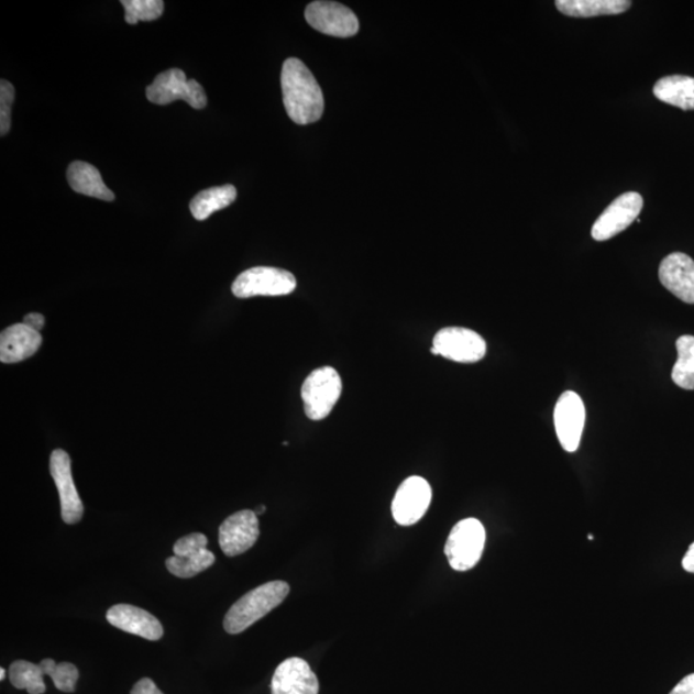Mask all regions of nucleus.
<instances>
[{"instance_id":"obj_1","label":"nucleus","mask_w":694,"mask_h":694,"mask_svg":"<svg viewBox=\"0 0 694 694\" xmlns=\"http://www.w3.org/2000/svg\"><path fill=\"white\" fill-rule=\"evenodd\" d=\"M282 93L285 109L295 124L317 123L324 111L323 91L299 58H288L282 67Z\"/></svg>"},{"instance_id":"obj_2","label":"nucleus","mask_w":694,"mask_h":694,"mask_svg":"<svg viewBox=\"0 0 694 694\" xmlns=\"http://www.w3.org/2000/svg\"><path fill=\"white\" fill-rule=\"evenodd\" d=\"M289 593L285 582H271L249 592L229 609L224 629L229 635H240L277 608Z\"/></svg>"},{"instance_id":"obj_3","label":"nucleus","mask_w":694,"mask_h":694,"mask_svg":"<svg viewBox=\"0 0 694 694\" xmlns=\"http://www.w3.org/2000/svg\"><path fill=\"white\" fill-rule=\"evenodd\" d=\"M342 393V379L332 367L312 371L301 387L305 415L311 421H322L331 415Z\"/></svg>"},{"instance_id":"obj_4","label":"nucleus","mask_w":694,"mask_h":694,"mask_svg":"<svg viewBox=\"0 0 694 694\" xmlns=\"http://www.w3.org/2000/svg\"><path fill=\"white\" fill-rule=\"evenodd\" d=\"M486 532L484 525L476 518H466L458 522L445 544V554L450 566L455 571L474 569L485 548Z\"/></svg>"},{"instance_id":"obj_5","label":"nucleus","mask_w":694,"mask_h":694,"mask_svg":"<svg viewBox=\"0 0 694 694\" xmlns=\"http://www.w3.org/2000/svg\"><path fill=\"white\" fill-rule=\"evenodd\" d=\"M147 99L150 102L165 106L175 101H185L195 110L205 109L208 104V96L200 82L195 79H187L185 71L180 68L158 74L147 87Z\"/></svg>"},{"instance_id":"obj_6","label":"nucleus","mask_w":694,"mask_h":694,"mask_svg":"<svg viewBox=\"0 0 694 694\" xmlns=\"http://www.w3.org/2000/svg\"><path fill=\"white\" fill-rule=\"evenodd\" d=\"M296 286V278L288 271L272 268V266H255L235 278L232 293L239 299L256 296H286L293 294Z\"/></svg>"},{"instance_id":"obj_7","label":"nucleus","mask_w":694,"mask_h":694,"mask_svg":"<svg viewBox=\"0 0 694 694\" xmlns=\"http://www.w3.org/2000/svg\"><path fill=\"white\" fill-rule=\"evenodd\" d=\"M431 353L456 363H477L484 360L486 342L469 328L448 327L434 334Z\"/></svg>"},{"instance_id":"obj_8","label":"nucleus","mask_w":694,"mask_h":694,"mask_svg":"<svg viewBox=\"0 0 694 694\" xmlns=\"http://www.w3.org/2000/svg\"><path fill=\"white\" fill-rule=\"evenodd\" d=\"M209 540L200 532L189 533L174 544V555L166 560V568L174 576L194 577L208 570L216 562V555L208 549Z\"/></svg>"},{"instance_id":"obj_9","label":"nucleus","mask_w":694,"mask_h":694,"mask_svg":"<svg viewBox=\"0 0 694 694\" xmlns=\"http://www.w3.org/2000/svg\"><path fill=\"white\" fill-rule=\"evenodd\" d=\"M305 19L312 29L326 35L350 37L360 32L355 13L338 2H312L305 11Z\"/></svg>"},{"instance_id":"obj_10","label":"nucleus","mask_w":694,"mask_h":694,"mask_svg":"<svg viewBox=\"0 0 694 694\" xmlns=\"http://www.w3.org/2000/svg\"><path fill=\"white\" fill-rule=\"evenodd\" d=\"M586 411L584 403L576 393L566 392L560 396L554 408L557 437L566 452L574 453L581 445Z\"/></svg>"},{"instance_id":"obj_11","label":"nucleus","mask_w":694,"mask_h":694,"mask_svg":"<svg viewBox=\"0 0 694 694\" xmlns=\"http://www.w3.org/2000/svg\"><path fill=\"white\" fill-rule=\"evenodd\" d=\"M642 209L643 197L637 192L617 197L593 224L592 238L598 242L612 240L630 227Z\"/></svg>"},{"instance_id":"obj_12","label":"nucleus","mask_w":694,"mask_h":694,"mask_svg":"<svg viewBox=\"0 0 694 694\" xmlns=\"http://www.w3.org/2000/svg\"><path fill=\"white\" fill-rule=\"evenodd\" d=\"M432 499L429 483L419 476H411L404 482L393 500L394 520L401 526L417 524L426 515Z\"/></svg>"},{"instance_id":"obj_13","label":"nucleus","mask_w":694,"mask_h":694,"mask_svg":"<svg viewBox=\"0 0 694 694\" xmlns=\"http://www.w3.org/2000/svg\"><path fill=\"white\" fill-rule=\"evenodd\" d=\"M49 471L59 494L63 520L67 525L78 524L84 514V506L74 484L70 455L63 449H56L51 454Z\"/></svg>"},{"instance_id":"obj_14","label":"nucleus","mask_w":694,"mask_h":694,"mask_svg":"<svg viewBox=\"0 0 694 694\" xmlns=\"http://www.w3.org/2000/svg\"><path fill=\"white\" fill-rule=\"evenodd\" d=\"M261 536L255 510H240L229 516L219 528V544L228 557H235L249 551Z\"/></svg>"},{"instance_id":"obj_15","label":"nucleus","mask_w":694,"mask_h":694,"mask_svg":"<svg viewBox=\"0 0 694 694\" xmlns=\"http://www.w3.org/2000/svg\"><path fill=\"white\" fill-rule=\"evenodd\" d=\"M319 683L309 663L299 658L282 662L272 679V694H318Z\"/></svg>"},{"instance_id":"obj_16","label":"nucleus","mask_w":694,"mask_h":694,"mask_svg":"<svg viewBox=\"0 0 694 694\" xmlns=\"http://www.w3.org/2000/svg\"><path fill=\"white\" fill-rule=\"evenodd\" d=\"M659 277L663 287L686 304H694V261L683 253L670 254L661 262Z\"/></svg>"},{"instance_id":"obj_17","label":"nucleus","mask_w":694,"mask_h":694,"mask_svg":"<svg viewBox=\"0 0 694 694\" xmlns=\"http://www.w3.org/2000/svg\"><path fill=\"white\" fill-rule=\"evenodd\" d=\"M107 621L112 627L148 640H158L164 636V628L154 615L146 609L132 605L112 606L107 612Z\"/></svg>"},{"instance_id":"obj_18","label":"nucleus","mask_w":694,"mask_h":694,"mask_svg":"<svg viewBox=\"0 0 694 694\" xmlns=\"http://www.w3.org/2000/svg\"><path fill=\"white\" fill-rule=\"evenodd\" d=\"M41 332L24 323L13 324L0 334V361L20 363L33 356L42 345Z\"/></svg>"},{"instance_id":"obj_19","label":"nucleus","mask_w":694,"mask_h":694,"mask_svg":"<svg viewBox=\"0 0 694 694\" xmlns=\"http://www.w3.org/2000/svg\"><path fill=\"white\" fill-rule=\"evenodd\" d=\"M67 181L74 192L113 201L112 190L104 185L101 173L96 166L84 162H74L67 169Z\"/></svg>"},{"instance_id":"obj_20","label":"nucleus","mask_w":694,"mask_h":694,"mask_svg":"<svg viewBox=\"0 0 694 694\" xmlns=\"http://www.w3.org/2000/svg\"><path fill=\"white\" fill-rule=\"evenodd\" d=\"M653 95L661 102L685 111L694 110V78L671 75L654 84Z\"/></svg>"},{"instance_id":"obj_21","label":"nucleus","mask_w":694,"mask_h":694,"mask_svg":"<svg viewBox=\"0 0 694 694\" xmlns=\"http://www.w3.org/2000/svg\"><path fill=\"white\" fill-rule=\"evenodd\" d=\"M557 10L569 18H596L630 10L629 0H557Z\"/></svg>"},{"instance_id":"obj_22","label":"nucleus","mask_w":694,"mask_h":694,"mask_svg":"<svg viewBox=\"0 0 694 694\" xmlns=\"http://www.w3.org/2000/svg\"><path fill=\"white\" fill-rule=\"evenodd\" d=\"M235 198H238V189L232 185L212 187L197 194L190 201L189 209L196 220L202 221L211 217L213 212L231 206Z\"/></svg>"},{"instance_id":"obj_23","label":"nucleus","mask_w":694,"mask_h":694,"mask_svg":"<svg viewBox=\"0 0 694 694\" xmlns=\"http://www.w3.org/2000/svg\"><path fill=\"white\" fill-rule=\"evenodd\" d=\"M678 360L671 373L674 384L694 390V335L684 334L676 341Z\"/></svg>"},{"instance_id":"obj_24","label":"nucleus","mask_w":694,"mask_h":694,"mask_svg":"<svg viewBox=\"0 0 694 694\" xmlns=\"http://www.w3.org/2000/svg\"><path fill=\"white\" fill-rule=\"evenodd\" d=\"M14 689L26 690L29 694H43L47 691L44 673L40 665L25 660L14 661L9 671Z\"/></svg>"},{"instance_id":"obj_25","label":"nucleus","mask_w":694,"mask_h":694,"mask_svg":"<svg viewBox=\"0 0 694 694\" xmlns=\"http://www.w3.org/2000/svg\"><path fill=\"white\" fill-rule=\"evenodd\" d=\"M44 675L52 678L56 689L60 692H75L76 683L79 681V670L70 662L57 663L55 660L45 659L40 663Z\"/></svg>"},{"instance_id":"obj_26","label":"nucleus","mask_w":694,"mask_h":694,"mask_svg":"<svg viewBox=\"0 0 694 694\" xmlns=\"http://www.w3.org/2000/svg\"><path fill=\"white\" fill-rule=\"evenodd\" d=\"M121 4L124 5L125 21L129 25L155 21L162 18L164 12L163 0H121Z\"/></svg>"},{"instance_id":"obj_27","label":"nucleus","mask_w":694,"mask_h":694,"mask_svg":"<svg viewBox=\"0 0 694 694\" xmlns=\"http://www.w3.org/2000/svg\"><path fill=\"white\" fill-rule=\"evenodd\" d=\"M14 87L10 81L0 80V135L9 134L12 121Z\"/></svg>"},{"instance_id":"obj_28","label":"nucleus","mask_w":694,"mask_h":694,"mask_svg":"<svg viewBox=\"0 0 694 694\" xmlns=\"http://www.w3.org/2000/svg\"><path fill=\"white\" fill-rule=\"evenodd\" d=\"M131 694H164L157 689V685L150 678H143L139 683H135Z\"/></svg>"},{"instance_id":"obj_29","label":"nucleus","mask_w":694,"mask_h":694,"mask_svg":"<svg viewBox=\"0 0 694 694\" xmlns=\"http://www.w3.org/2000/svg\"><path fill=\"white\" fill-rule=\"evenodd\" d=\"M670 694H694V674L686 675Z\"/></svg>"},{"instance_id":"obj_30","label":"nucleus","mask_w":694,"mask_h":694,"mask_svg":"<svg viewBox=\"0 0 694 694\" xmlns=\"http://www.w3.org/2000/svg\"><path fill=\"white\" fill-rule=\"evenodd\" d=\"M24 324L33 328V330L37 332H41L45 324V318L40 315V312H30V315L24 318Z\"/></svg>"},{"instance_id":"obj_31","label":"nucleus","mask_w":694,"mask_h":694,"mask_svg":"<svg viewBox=\"0 0 694 694\" xmlns=\"http://www.w3.org/2000/svg\"><path fill=\"white\" fill-rule=\"evenodd\" d=\"M682 564L686 572L694 574V543L690 547L689 551H686Z\"/></svg>"},{"instance_id":"obj_32","label":"nucleus","mask_w":694,"mask_h":694,"mask_svg":"<svg viewBox=\"0 0 694 694\" xmlns=\"http://www.w3.org/2000/svg\"><path fill=\"white\" fill-rule=\"evenodd\" d=\"M265 510H266L265 506H261V507H257V509L255 510V514L257 516L258 515H263L265 513Z\"/></svg>"},{"instance_id":"obj_33","label":"nucleus","mask_w":694,"mask_h":694,"mask_svg":"<svg viewBox=\"0 0 694 694\" xmlns=\"http://www.w3.org/2000/svg\"><path fill=\"white\" fill-rule=\"evenodd\" d=\"M5 679V669H0V681H4Z\"/></svg>"}]
</instances>
